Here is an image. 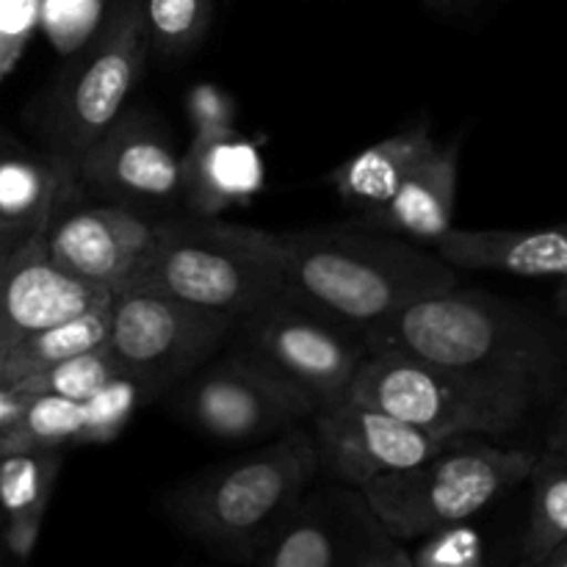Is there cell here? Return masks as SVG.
I'll return each mask as SVG.
<instances>
[{"instance_id": "1", "label": "cell", "mask_w": 567, "mask_h": 567, "mask_svg": "<svg viewBox=\"0 0 567 567\" xmlns=\"http://www.w3.org/2000/svg\"><path fill=\"white\" fill-rule=\"evenodd\" d=\"M271 249L288 299L360 338L408 305L460 286L435 249L352 225L271 233Z\"/></svg>"}, {"instance_id": "2", "label": "cell", "mask_w": 567, "mask_h": 567, "mask_svg": "<svg viewBox=\"0 0 567 567\" xmlns=\"http://www.w3.org/2000/svg\"><path fill=\"white\" fill-rule=\"evenodd\" d=\"M365 349H399L449 369L487 377L543 396L554 385L559 352L524 310L482 291L435 293L408 305L363 336Z\"/></svg>"}, {"instance_id": "3", "label": "cell", "mask_w": 567, "mask_h": 567, "mask_svg": "<svg viewBox=\"0 0 567 567\" xmlns=\"http://www.w3.org/2000/svg\"><path fill=\"white\" fill-rule=\"evenodd\" d=\"M319 468L313 432L293 426L266 446L188 480L166 507L194 540L249 554L302 502Z\"/></svg>"}, {"instance_id": "4", "label": "cell", "mask_w": 567, "mask_h": 567, "mask_svg": "<svg viewBox=\"0 0 567 567\" xmlns=\"http://www.w3.org/2000/svg\"><path fill=\"white\" fill-rule=\"evenodd\" d=\"M127 291H150L236 319L288 299L271 230L216 216H164L142 271Z\"/></svg>"}, {"instance_id": "5", "label": "cell", "mask_w": 567, "mask_h": 567, "mask_svg": "<svg viewBox=\"0 0 567 567\" xmlns=\"http://www.w3.org/2000/svg\"><path fill=\"white\" fill-rule=\"evenodd\" d=\"M347 399L446 441L507 435L535 404V396L520 388L430 363L399 349L365 354Z\"/></svg>"}, {"instance_id": "6", "label": "cell", "mask_w": 567, "mask_h": 567, "mask_svg": "<svg viewBox=\"0 0 567 567\" xmlns=\"http://www.w3.org/2000/svg\"><path fill=\"white\" fill-rule=\"evenodd\" d=\"M535 460L537 454L524 449H496L480 437H463L413 468L369 482L360 493L388 535L421 540L485 513L529 480Z\"/></svg>"}, {"instance_id": "7", "label": "cell", "mask_w": 567, "mask_h": 567, "mask_svg": "<svg viewBox=\"0 0 567 567\" xmlns=\"http://www.w3.org/2000/svg\"><path fill=\"white\" fill-rule=\"evenodd\" d=\"M147 55L142 0H111L103 25L50 86L37 131L70 183L89 144L127 109Z\"/></svg>"}, {"instance_id": "8", "label": "cell", "mask_w": 567, "mask_h": 567, "mask_svg": "<svg viewBox=\"0 0 567 567\" xmlns=\"http://www.w3.org/2000/svg\"><path fill=\"white\" fill-rule=\"evenodd\" d=\"M236 316L150 291H122L111 305L109 352L122 374L147 393H164L216 358L236 330Z\"/></svg>"}, {"instance_id": "9", "label": "cell", "mask_w": 567, "mask_h": 567, "mask_svg": "<svg viewBox=\"0 0 567 567\" xmlns=\"http://www.w3.org/2000/svg\"><path fill=\"white\" fill-rule=\"evenodd\" d=\"M233 352L302 391L321 408L347 399L360 363L369 354L358 332L291 302L277 299L236 321Z\"/></svg>"}, {"instance_id": "10", "label": "cell", "mask_w": 567, "mask_h": 567, "mask_svg": "<svg viewBox=\"0 0 567 567\" xmlns=\"http://www.w3.org/2000/svg\"><path fill=\"white\" fill-rule=\"evenodd\" d=\"M175 393L177 415L219 443L266 441L316 415L302 391L236 352L208 360Z\"/></svg>"}, {"instance_id": "11", "label": "cell", "mask_w": 567, "mask_h": 567, "mask_svg": "<svg viewBox=\"0 0 567 567\" xmlns=\"http://www.w3.org/2000/svg\"><path fill=\"white\" fill-rule=\"evenodd\" d=\"M75 192L153 216L183 205V166L166 133L142 109H125L81 155Z\"/></svg>"}, {"instance_id": "12", "label": "cell", "mask_w": 567, "mask_h": 567, "mask_svg": "<svg viewBox=\"0 0 567 567\" xmlns=\"http://www.w3.org/2000/svg\"><path fill=\"white\" fill-rule=\"evenodd\" d=\"M66 192L42 236L50 260L66 275L111 291L114 297L127 291L153 249L164 216L103 199L72 208Z\"/></svg>"}, {"instance_id": "13", "label": "cell", "mask_w": 567, "mask_h": 567, "mask_svg": "<svg viewBox=\"0 0 567 567\" xmlns=\"http://www.w3.org/2000/svg\"><path fill=\"white\" fill-rule=\"evenodd\" d=\"M310 421L321 468L358 491L380 476L413 468L454 443L352 399L321 408Z\"/></svg>"}, {"instance_id": "14", "label": "cell", "mask_w": 567, "mask_h": 567, "mask_svg": "<svg viewBox=\"0 0 567 567\" xmlns=\"http://www.w3.org/2000/svg\"><path fill=\"white\" fill-rule=\"evenodd\" d=\"M114 297L66 275L50 260L42 236L0 249V358L20 341Z\"/></svg>"}, {"instance_id": "15", "label": "cell", "mask_w": 567, "mask_h": 567, "mask_svg": "<svg viewBox=\"0 0 567 567\" xmlns=\"http://www.w3.org/2000/svg\"><path fill=\"white\" fill-rule=\"evenodd\" d=\"M460 192V147L437 144L402 181L388 203L354 216L349 225L360 230L388 233L419 247L435 249L454 227Z\"/></svg>"}, {"instance_id": "16", "label": "cell", "mask_w": 567, "mask_h": 567, "mask_svg": "<svg viewBox=\"0 0 567 567\" xmlns=\"http://www.w3.org/2000/svg\"><path fill=\"white\" fill-rule=\"evenodd\" d=\"M183 208L192 216H219L264 192V158L236 127L194 133L181 155Z\"/></svg>"}, {"instance_id": "17", "label": "cell", "mask_w": 567, "mask_h": 567, "mask_svg": "<svg viewBox=\"0 0 567 567\" xmlns=\"http://www.w3.org/2000/svg\"><path fill=\"white\" fill-rule=\"evenodd\" d=\"M435 252L454 271H498L529 280H567V225L535 230H460L452 227Z\"/></svg>"}, {"instance_id": "18", "label": "cell", "mask_w": 567, "mask_h": 567, "mask_svg": "<svg viewBox=\"0 0 567 567\" xmlns=\"http://www.w3.org/2000/svg\"><path fill=\"white\" fill-rule=\"evenodd\" d=\"M70 177L48 153L0 144V249L44 236Z\"/></svg>"}, {"instance_id": "19", "label": "cell", "mask_w": 567, "mask_h": 567, "mask_svg": "<svg viewBox=\"0 0 567 567\" xmlns=\"http://www.w3.org/2000/svg\"><path fill=\"white\" fill-rule=\"evenodd\" d=\"M61 468L55 449L0 452V540L14 559H28L37 548Z\"/></svg>"}, {"instance_id": "20", "label": "cell", "mask_w": 567, "mask_h": 567, "mask_svg": "<svg viewBox=\"0 0 567 567\" xmlns=\"http://www.w3.org/2000/svg\"><path fill=\"white\" fill-rule=\"evenodd\" d=\"M437 147L430 127L415 125L402 133L382 138L371 147L360 150L349 161L330 172V186L336 188L338 199L354 208L358 214L380 208L393 197L404 177Z\"/></svg>"}, {"instance_id": "21", "label": "cell", "mask_w": 567, "mask_h": 567, "mask_svg": "<svg viewBox=\"0 0 567 567\" xmlns=\"http://www.w3.org/2000/svg\"><path fill=\"white\" fill-rule=\"evenodd\" d=\"M111 305H114V297L103 299V302L92 305L83 313L70 316V319L59 321L48 330L33 332L31 338L11 347L0 358V380L17 385V382L48 369V365L75 358L89 349L105 347L111 330Z\"/></svg>"}, {"instance_id": "22", "label": "cell", "mask_w": 567, "mask_h": 567, "mask_svg": "<svg viewBox=\"0 0 567 567\" xmlns=\"http://www.w3.org/2000/svg\"><path fill=\"white\" fill-rule=\"evenodd\" d=\"M258 567H341V537L319 507L302 502L264 540Z\"/></svg>"}, {"instance_id": "23", "label": "cell", "mask_w": 567, "mask_h": 567, "mask_svg": "<svg viewBox=\"0 0 567 567\" xmlns=\"http://www.w3.org/2000/svg\"><path fill=\"white\" fill-rule=\"evenodd\" d=\"M529 482L532 507L524 535V557L537 567L567 540V463L546 452L537 454Z\"/></svg>"}, {"instance_id": "24", "label": "cell", "mask_w": 567, "mask_h": 567, "mask_svg": "<svg viewBox=\"0 0 567 567\" xmlns=\"http://www.w3.org/2000/svg\"><path fill=\"white\" fill-rule=\"evenodd\" d=\"M83 430V402L37 393L25 396L20 419L0 435V452H48L78 446Z\"/></svg>"}, {"instance_id": "25", "label": "cell", "mask_w": 567, "mask_h": 567, "mask_svg": "<svg viewBox=\"0 0 567 567\" xmlns=\"http://www.w3.org/2000/svg\"><path fill=\"white\" fill-rule=\"evenodd\" d=\"M147 48L161 61L199 50L214 22V0H142Z\"/></svg>"}, {"instance_id": "26", "label": "cell", "mask_w": 567, "mask_h": 567, "mask_svg": "<svg viewBox=\"0 0 567 567\" xmlns=\"http://www.w3.org/2000/svg\"><path fill=\"white\" fill-rule=\"evenodd\" d=\"M122 369L109 352V347L89 349V352L66 358L61 363L48 365L39 374L17 382V391L22 396H37V393H50V396L72 399V402H86L89 396L100 391L105 382L120 377Z\"/></svg>"}, {"instance_id": "27", "label": "cell", "mask_w": 567, "mask_h": 567, "mask_svg": "<svg viewBox=\"0 0 567 567\" xmlns=\"http://www.w3.org/2000/svg\"><path fill=\"white\" fill-rule=\"evenodd\" d=\"M144 396H150L147 388L127 374L105 382L94 396L83 402V430L78 446L116 441Z\"/></svg>"}, {"instance_id": "28", "label": "cell", "mask_w": 567, "mask_h": 567, "mask_svg": "<svg viewBox=\"0 0 567 567\" xmlns=\"http://www.w3.org/2000/svg\"><path fill=\"white\" fill-rule=\"evenodd\" d=\"M410 559L413 567H485V543L474 526H446L421 537L419 551Z\"/></svg>"}, {"instance_id": "29", "label": "cell", "mask_w": 567, "mask_h": 567, "mask_svg": "<svg viewBox=\"0 0 567 567\" xmlns=\"http://www.w3.org/2000/svg\"><path fill=\"white\" fill-rule=\"evenodd\" d=\"M37 17V0H0V78L20 59Z\"/></svg>"}, {"instance_id": "30", "label": "cell", "mask_w": 567, "mask_h": 567, "mask_svg": "<svg viewBox=\"0 0 567 567\" xmlns=\"http://www.w3.org/2000/svg\"><path fill=\"white\" fill-rule=\"evenodd\" d=\"M194 133L233 127V103L216 86H197L188 94Z\"/></svg>"}, {"instance_id": "31", "label": "cell", "mask_w": 567, "mask_h": 567, "mask_svg": "<svg viewBox=\"0 0 567 567\" xmlns=\"http://www.w3.org/2000/svg\"><path fill=\"white\" fill-rule=\"evenodd\" d=\"M22 408H25V396L14 385L0 380V435L20 419Z\"/></svg>"}, {"instance_id": "32", "label": "cell", "mask_w": 567, "mask_h": 567, "mask_svg": "<svg viewBox=\"0 0 567 567\" xmlns=\"http://www.w3.org/2000/svg\"><path fill=\"white\" fill-rule=\"evenodd\" d=\"M358 567H413V559H410V554L404 548L382 546L377 551L365 554Z\"/></svg>"}, {"instance_id": "33", "label": "cell", "mask_w": 567, "mask_h": 567, "mask_svg": "<svg viewBox=\"0 0 567 567\" xmlns=\"http://www.w3.org/2000/svg\"><path fill=\"white\" fill-rule=\"evenodd\" d=\"M546 454H551V457H557V460H563V463H567V399H565L563 410H559L557 421H554L551 432H548Z\"/></svg>"}, {"instance_id": "34", "label": "cell", "mask_w": 567, "mask_h": 567, "mask_svg": "<svg viewBox=\"0 0 567 567\" xmlns=\"http://www.w3.org/2000/svg\"><path fill=\"white\" fill-rule=\"evenodd\" d=\"M537 567H567V540L563 543V546L554 548V551L548 554V557L543 559Z\"/></svg>"}, {"instance_id": "35", "label": "cell", "mask_w": 567, "mask_h": 567, "mask_svg": "<svg viewBox=\"0 0 567 567\" xmlns=\"http://www.w3.org/2000/svg\"><path fill=\"white\" fill-rule=\"evenodd\" d=\"M554 302H557L559 313H563L565 319H567V280L559 282V288H557V297H554Z\"/></svg>"}, {"instance_id": "36", "label": "cell", "mask_w": 567, "mask_h": 567, "mask_svg": "<svg viewBox=\"0 0 567 567\" xmlns=\"http://www.w3.org/2000/svg\"><path fill=\"white\" fill-rule=\"evenodd\" d=\"M430 3H452V0H430Z\"/></svg>"}, {"instance_id": "37", "label": "cell", "mask_w": 567, "mask_h": 567, "mask_svg": "<svg viewBox=\"0 0 567 567\" xmlns=\"http://www.w3.org/2000/svg\"><path fill=\"white\" fill-rule=\"evenodd\" d=\"M0 567H6V565H3V563H0Z\"/></svg>"}]
</instances>
